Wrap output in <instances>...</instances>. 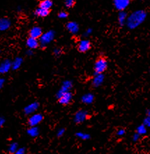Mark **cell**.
<instances>
[{
  "mask_svg": "<svg viewBox=\"0 0 150 154\" xmlns=\"http://www.w3.org/2000/svg\"><path fill=\"white\" fill-rule=\"evenodd\" d=\"M1 53H2V51H1V50H0V54H1Z\"/></svg>",
  "mask_w": 150,
  "mask_h": 154,
  "instance_id": "f35d334b",
  "label": "cell"
},
{
  "mask_svg": "<svg viewBox=\"0 0 150 154\" xmlns=\"http://www.w3.org/2000/svg\"><path fill=\"white\" fill-rule=\"evenodd\" d=\"M92 32H93V30H92V29L91 28H88L87 30L85 31V32H84L83 34V36L85 37V38H87V37L89 36L90 35L92 34Z\"/></svg>",
  "mask_w": 150,
  "mask_h": 154,
  "instance_id": "4dcf8cb0",
  "label": "cell"
},
{
  "mask_svg": "<svg viewBox=\"0 0 150 154\" xmlns=\"http://www.w3.org/2000/svg\"><path fill=\"white\" fill-rule=\"evenodd\" d=\"M143 124L147 128H150V116H147L143 120Z\"/></svg>",
  "mask_w": 150,
  "mask_h": 154,
  "instance_id": "f546056e",
  "label": "cell"
},
{
  "mask_svg": "<svg viewBox=\"0 0 150 154\" xmlns=\"http://www.w3.org/2000/svg\"><path fill=\"white\" fill-rule=\"evenodd\" d=\"M27 133L29 136L31 137L35 138L38 137L40 133V130L38 128V126H30V128L27 129Z\"/></svg>",
  "mask_w": 150,
  "mask_h": 154,
  "instance_id": "d6986e66",
  "label": "cell"
},
{
  "mask_svg": "<svg viewBox=\"0 0 150 154\" xmlns=\"http://www.w3.org/2000/svg\"><path fill=\"white\" fill-rule=\"evenodd\" d=\"M73 99V94L70 91L67 92V93L64 94L62 96H60L58 98V101L59 104L62 105H67L70 104V102L72 101Z\"/></svg>",
  "mask_w": 150,
  "mask_h": 154,
  "instance_id": "7c38bea8",
  "label": "cell"
},
{
  "mask_svg": "<svg viewBox=\"0 0 150 154\" xmlns=\"http://www.w3.org/2000/svg\"><path fill=\"white\" fill-rule=\"evenodd\" d=\"M149 72H150V69H149Z\"/></svg>",
  "mask_w": 150,
  "mask_h": 154,
  "instance_id": "ab89813d",
  "label": "cell"
},
{
  "mask_svg": "<svg viewBox=\"0 0 150 154\" xmlns=\"http://www.w3.org/2000/svg\"><path fill=\"white\" fill-rule=\"evenodd\" d=\"M75 4H76V0H65L64 2L65 6L68 8L73 7Z\"/></svg>",
  "mask_w": 150,
  "mask_h": 154,
  "instance_id": "484cf974",
  "label": "cell"
},
{
  "mask_svg": "<svg viewBox=\"0 0 150 154\" xmlns=\"http://www.w3.org/2000/svg\"><path fill=\"white\" fill-rule=\"evenodd\" d=\"M117 135L118 136V137H123V135L126 134V131L125 129L123 128H120L117 131Z\"/></svg>",
  "mask_w": 150,
  "mask_h": 154,
  "instance_id": "1f68e13d",
  "label": "cell"
},
{
  "mask_svg": "<svg viewBox=\"0 0 150 154\" xmlns=\"http://www.w3.org/2000/svg\"><path fill=\"white\" fill-rule=\"evenodd\" d=\"M26 46L28 49L35 50L39 47V39L32 38V37H29L26 41Z\"/></svg>",
  "mask_w": 150,
  "mask_h": 154,
  "instance_id": "2e32d148",
  "label": "cell"
},
{
  "mask_svg": "<svg viewBox=\"0 0 150 154\" xmlns=\"http://www.w3.org/2000/svg\"><path fill=\"white\" fill-rule=\"evenodd\" d=\"M12 25V21L8 17H0V32H5L9 29Z\"/></svg>",
  "mask_w": 150,
  "mask_h": 154,
  "instance_id": "30bf717a",
  "label": "cell"
},
{
  "mask_svg": "<svg viewBox=\"0 0 150 154\" xmlns=\"http://www.w3.org/2000/svg\"><path fill=\"white\" fill-rule=\"evenodd\" d=\"M19 148L18 144L17 142H12L8 145V152L11 154H14L17 149Z\"/></svg>",
  "mask_w": 150,
  "mask_h": 154,
  "instance_id": "d4e9b609",
  "label": "cell"
},
{
  "mask_svg": "<svg viewBox=\"0 0 150 154\" xmlns=\"http://www.w3.org/2000/svg\"><path fill=\"white\" fill-rule=\"evenodd\" d=\"M94 98H95V96L92 93H87L83 94L81 97V101L82 103L85 105H90L92 103H93L94 101Z\"/></svg>",
  "mask_w": 150,
  "mask_h": 154,
  "instance_id": "e0dca14e",
  "label": "cell"
},
{
  "mask_svg": "<svg viewBox=\"0 0 150 154\" xmlns=\"http://www.w3.org/2000/svg\"><path fill=\"white\" fill-rule=\"evenodd\" d=\"M73 83L71 80H65L61 84V86L56 94V98L58 99L60 96L63 95L64 94L67 93V92L70 91V90L73 88Z\"/></svg>",
  "mask_w": 150,
  "mask_h": 154,
  "instance_id": "277c9868",
  "label": "cell"
},
{
  "mask_svg": "<svg viewBox=\"0 0 150 154\" xmlns=\"http://www.w3.org/2000/svg\"><path fill=\"white\" fill-rule=\"evenodd\" d=\"M128 17V15L127 13L123 11H122L119 13L118 14V23L120 24V26H123L126 25V23H127V20Z\"/></svg>",
  "mask_w": 150,
  "mask_h": 154,
  "instance_id": "7402d4cb",
  "label": "cell"
},
{
  "mask_svg": "<svg viewBox=\"0 0 150 154\" xmlns=\"http://www.w3.org/2000/svg\"><path fill=\"white\" fill-rule=\"evenodd\" d=\"M147 14L145 11H136L128 16L126 25L130 29H135L144 23L147 18Z\"/></svg>",
  "mask_w": 150,
  "mask_h": 154,
  "instance_id": "6da1fadb",
  "label": "cell"
},
{
  "mask_svg": "<svg viewBox=\"0 0 150 154\" xmlns=\"http://www.w3.org/2000/svg\"><path fill=\"white\" fill-rule=\"evenodd\" d=\"M105 75L103 73L101 74H95L94 75L93 79L92 80V85L94 88H98L101 87L104 82Z\"/></svg>",
  "mask_w": 150,
  "mask_h": 154,
  "instance_id": "8fae6325",
  "label": "cell"
},
{
  "mask_svg": "<svg viewBox=\"0 0 150 154\" xmlns=\"http://www.w3.org/2000/svg\"><path fill=\"white\" fill-rule=\"evenodd\" d=\"M68 16V13L66 11H60L58 14V17L59 19H65V18H67Z\"/></svg>",
  "mask_w": 150,
  "mask_h": 154,
  "instance_id": "83f0119b",
  "label": "cell"
},
{
  "mask_svg": "<svg viewBox=\"0 0 150 154\" xmlns=\"http://www.w3.org/2000/svg\"><path fill=\"white\" fill-rule=\"evenodd\" d=\"M56 33L54 30H49L45 33H43L41 36L39 38V47L41 49H45L49 44L54 41Z\"/></svg>",
  "mask_w": 150,
  "mask_h": 154,
  "instance_id": "7a4b0ae2",
  "label": "cell"
},
{
  "mask_svg": "<svg viewBox=\"0 0 150 154\" xmlns=\"http://www.w3.org/2000/svg\"><path fill=\"white\" fill-rule=\"evenodd\" d=\"M66 28L67 29L69 32L70 34L76 35L79 32V30H80V26L76 22L74 21H70L68 22L66 25Z\"/></svg>",
  "mask_w": 150,
  "mask_h": 154,
  "instance_id": "5bb4252c",
  "label": "cell"
},
{
  "mask_svg": "<svg viewBox=\"0 0 150 154\" xmlns=\"http://www.w3.org/2000/svg\"><path fill=\"white\" fill-rule=\"evenodd\" d=\"M76 137H78V139H80L82 140H88L91 138V135L89 133H84V132H77L76 133Z\"/></svg>",
  "mask_w": 150,
  "mask_h": 154,
  "instance_id": "603a6c76",
  "label": "cell"
},
{
  "mask_svg": "<svg viewBox=\"0 0 150 154\" xmlns=\"http://www.w3.org/2000/svg\"><path fill=\"white\" fill-rule=\"evenodd\" d=\"M43 29L42 28L39 27V26H34L30 29L29 31V36L30 37H32V38L39 39L43 34Z\"/></svg>",
  "mask_w": 150,
  "mask_h": 154,
  "instance_id": "9a60e30c",
  "label": "cell"
},
{
  "mask_svg": "<svg viewBox=\"0 0 150 154\" xmlns=\"http://www.w3.org/2000/svg\"><path fill=\"white\" fill-rule=\"evenodd\" d=\"M25 153H26L25 148H24V147H21V148H20L19 147L14 154H25Z\"/></svg>",
  "mask_w": 150,
  "mask_h": 154,
  "instance_id": "d6a6232c",
  "label": "cell"
},
{
  "mask_svg": "<svg viewBox=\"0 0 150 154\" xmlns=\"http://www.w3.org/2000/svg\"><path fill=\"white\" fill-rule=\"evenodd\" d=\"M53 52V54L55 57H59L61 55V54H62L63 50L60 48H54L53 52Z\"/></svg>",
  "mask_w": 150,
  "mask_h": 154,
  "instance_id": "4316f807",
  "label": "cell"
},
{
  "mask_svg": "<svg viewBox=\"0 0 150 154\" xmlns=\"http://www.w3.org/2000/svg\"><path fill=\"white\" fill-rule=\"evenodd\" d=\"M39 107H40V104H39V102H33L30 103L24 108V114L27 116L32 115V114L36 113V112L39 109Z\"/></svg>",
  "mask_w": 150,
  "mask_h": 154,
  "instance_id": "52a82bcc",
  "label": "cell"
},
{
  "mask_svg": "<svg viewBox=\"0 0 150 154\" xmlns=\"http://www.w3.org/2000/svg\"><path fill=\"white\" fill-rule=\"evenodd\" d=\"M130 4V0H114V6L117 10L124 11Z\"/></svg>",
  "mask_w": 150,
  "mask_h": 154,
  "instance_id": "4fadbf2b",
  "label": "cell"
},
{
  "mask_svg": "<svg viewBox=\"0 0 150 154\" xmlns=\"http://www.w3.org/2000/svg\"><path fill=\"white\" fill-rule=\"evenodd\" d=\"M5 119H4L3 116H0V128L4 126V124H5Z\"/></svg>",
  "mask_w": 150,
  "mask_h": 154,
  "instance_id": "d590c367",
  "label": "cell"
},
{
  "mask_svg": "<svg viewBox=\"0 0 150 154\" xmlns=\"http://www.w3.org/2000/svg\"><path fill=\"white\" fill-rule=\"evenodd\" d=\"M34 50H31V49H28L27 51H26V52H25V54H26V55L27 56H29V57H31V56H32L33 54H34Z\"/></svg>",
  "mask_w": 150,
  "mask_h": 154,
  "instance_id": "e575fe53",
  "label": "cell"
},
{
  "mask_svg": "<svg viewBox=\"0 0 150 154\" xmlns=\"http://www.w3.org/2000/svg\"><path fill=\"white\" fill-rule=\"evenodd\" d=\"M136 133L139 134L140 136L146 135L147 133V128L143 124L139 125L136 128Z\"/></svg>",
  "mask_w": 150,
  "mask_h": 154,
  "instance_id": "cb8c5ba5",
  "label": "cell"
},
{
  "mask_svg": "<svg viewBox=\"0 0 150 154\" xmlns=\"http://www.w3.org/2000/svg\"><path fill=\"white\" fill-rule=\"evenodd\" d=\"M88 116H89V113L87 110H85V109H79L74 114L73 121L77 124H83V122H85L87 119Z\"/></svg>",
  "mask_w": 150,
  "mask_h": 154,
  "instance_id": "5b68a950",
  "label": "cell"
},
{
  "mask_svg": "<svg viewBox=\"0 0 150 154\" xmlns=\"http://www.w3.org/2000/svg\"><path fill=\"white\" fill-rule=\"evenodd\" d=\"M23 63V59L20 57H17L14 59V61H12L11 63V69L14 70H18L21 66Z\"/></svg>",
  "mask_w": 150,
  "mask_h": 154,
  "instance_id": "ffe728a7",
  "label": "cell"
},
{
  "mask_svg": "<svg viewBox=\"0 0 150 154\" xmlns=\"http://www.w3.org/2000/svg\"><path fill=\"white\" fill-rule=\"evenodd\" d=\"M145 114L147 116H150V109H147L146 112H145Z\"/></svg>",
  "mask_w": 150,
  "mask_h": 154,
  "instance_id": "74e56055",
  "label": "cell"
},
{
  "mask_svg": "<svg viewBox=\"0 0 150 154\" xmlns=\"http://www.w3.org/2000/svg\"><path fill=\"white\" fill-rule=\"evenodd\" d=\"M140 137H141V136H140V135H139V134H138L137 133H134V134H133V137H132V140H133V142H137L139 140H140Z\"/></svg>",
  "mask_w": 150,
  "mask_h": 154,
  "instance_id": "836d02e7",
  "label": "cell"
},
{
  "mask_svg": "<svg viewBox=\"0 0 150 154\" xmlns=\"http://www.w3.org/2000/svg\"><path fill=\"white\" fill-rule=\"evenodd\" d=\"M108 66V63L107 59L103 57H99L96 59L94 65V75L103 73L107 70Z\"/></svg>",
  "mask_w": 150,
  "mask_h": 154,
  "instance_id": "3957f363",
  "label": "cell"
},
{
  "mask_svg": "<svg viewBox=\"0 0 150 154\" xmlns=\"http://www.w3.org/2000/svg\"><path fill=\"white\" fill-rule=\"evenodd\" d=\"M50 10L44 9V8L39 7L34 11V14L35 16H36V17H47L48 15L50 14Z\"/></svg>",
  "mask_w": 150,
  "mask_h": 154,
  "instance_id": "ac0fdd59",
  "label": "cell"
},
{
  "mask_svg": "<svg viewBox=\"0 0 150 154\" xmlns=\"http://www.w3.org/2000/svg\"><path fill=\"white\" fill-rule=\"evenodd\" d=\"M53 6V2L52 0H42L39 3V7L44 8V9L50 10Z\"/></svg>",
  "mask_w": 150,
  "mask_h": 154,
  "instance_id": "44dd1931",
  "label": "cell"
},
{
  "mask_svg": "<svg viewBox=\"0 0 150 154\" xmlns=\"http://www.w3.org/2000/svg\"><path fill=\"white\" fill-rule=\"evenodd\" d=\"M5 84V79L3 78H0V89H2Z\"/></svg>",
  "mask_w": 150,
  "mask_h": 154,
  "instance_id": "8d00e7d4",
  "label": "cell"
},
{
  "mask_svg": "<svg viewBox=\"0 0 150 154\" xmlns=\"http://www.w3.org/2000/svg\"><path fill=\"white\" fill-rule=\"evenodd\" d=\"M92 47L91 42L87 39H83L80 40L78 43V50L80 52H87L90 50Z\"/></svg>",
  "mask_w": 150,
  "mask_h": 154,
  "instance_id": "ba28073f",
  "label": "cell"
},
{
  "mask_svg": "<svg viewBox=\"0 0 150 154\" xmlns=\"http://www.w3.org/2000/svg\"><path fill=\"white\" fill-rule=\"evenodd\" d=\"M43 120V115L41 113H34L30 115L27 123L30 126H37Z\"/></svg>",
  "mask_w": 150,
  "mask_h": 154,
  "instance_id": "8992f818",
  "label": "cell"
},
{
  "mask_svg": "<svg viewBox=\"0 0 150 154\" xmlns=\"http://www.w3.org/2000/svg\"><path fill=\"white\" fill-rule=\"evenodd\" d=\"M65 132H66L65 128H59L58 131H57V136L58 137H61L64 135Z\"/></svg>",
  "mask_w": 150,
  "mask_h": 154,
  "instance_id": "f1b7e54d",
  "label": "cell"
},
{
  "mask_svg": "<svg viewBox=\"0 0 150 154\" xmlns=\"http://www.w3.org/2000/svg\"><path fill=\"white\" fill-rule=\"evenodd\" d=\"M12 61L9 59H4L0 63V74H6L11 70Z\"/></svg>",
  "mask_w": 150,
  "mask_h": 154,
  "instance_id": "9c48e42d",
  "label": "cell"
},
{
  "mask_svg": "<svg viewBox=\"0 0 150 154\" xmlns=\"http://www.w3.org/2000/svg\"><path fill=\"white\" fill-rule=\"evenodd\" d=\"M149 46H150V43H149Z\"/></svg>",
  "mask_w": 150,
  "mask_h": 154,
  "instance_id": "60d3db41",
  "label": "cell"
}]
</instances>
